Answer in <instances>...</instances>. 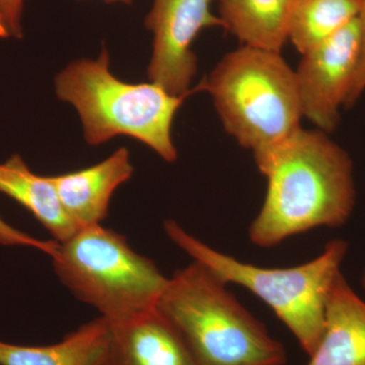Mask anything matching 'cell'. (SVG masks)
I'll list each match as a JSON object with an SVG mask.
<instances>
[{"instance_id":"cell-15","label":"cell","mask_w":365,"mask_h":365,"mask_svg":"<svg viewBox=\"0 0 365 365\" xmlns=\"http://www.w3.org/2000/svg\"><path fill=\"white\" fill-rule=\"evenodd\" d=\"M362 0H295L287 41L304 54L359 18Z\"/></svg>"},{"instance_id":"cell-18","label":"cell","mask_w":365,"mask_h":365,"mask_svg":"<svg viewBox=\"0 0 365 365\" xmlns=\"http://www.w3.org/2000/svg\"><path fill=\"white\" fill-rule=\"evenodd\" d=\"M360 29V46L359 63L353 79L351 90L346 101V109H350L356 104L357 101L365 91V0H362L361 9L359 16Z\"/></svg>"},{"instance_id":"cell-14","label":"cell","mask_w":365,"mask_h":365,"mask_svg":"<svg viewBox=\"0 0 365 365\" xmlns=\"http://www.w3.org/2000/svg\"><path fill=\"white\" fill-rule=\"evenodd\" d=\"M223 28L242 45L281 52L295 0H217Z\"/></svg>"},{"instance_id":"cell-12","label":"cell","mask_w":365,"mask_h":365,"mask_svg":"<svg viewBox=\"0 0 365 365\" xmlns=\"http://www.w3.org/2000/svg\"><path fill=\"white\" fill-rule=\"evenodd\" d=\"M112 341L111 325L100 316L55 344L24 346L0 341V365H111Z\"/></svg>"},{"instance_id":"cell-1","label":"cell","mask_w":365,"mask_h":365,"mask_svg":"<svg viewBox=\"0 0 365 365\" xmlns=\"http://www.w3.org/2000/svg\"><path fill=\"white\" fill-rule=\"evenodd\" d=\"M255 162L267 180L263 205L249 228L255 246L272 248L314 228L340 227L351 216L353 162L325 132L300 128Z\"/></svg>"},{"instance_id":"cell-7","label":"cell","mask_w":365,"mask_h":365,"mask_svg":"<svg viewBox=\"0 0 365 365\" xmlns=\"http://www.w3.org/2000/svg\"><path fill=\"white\" fill-rule=\"evenodd\" d=\"M359 18L304 53L294 71L302 117L327 134L340 123L359 63Z\"/></svg>"},{"instance_id":"cell-20","label":"cell","mask_w":365,"mask_h":365,"mask_svg":"<svg viewBox=\"0 0 365 365\" xmlns=\"http://www.w3.org/2000/svg\"><path fill=\"white\" fill-rule=\"evenodd\" d=\"M361 284H362V287H364V290H365V269L364 271V274H362Z\"/></svg>"},{"instance_id":"cell-8","label":"cell","mask_w":365,"mask_h":365,"mask_svg":"<svg viewBox=\"0 0 365 365\" xmlns=\"http://www.w3.org/2000/svg\"><path fill=\"white\" fill-rule=\"evenodd\" d=\"M213 0H153L145 25L153 35L148 76L173 95L188 93L197 72L192 45L204 29L223 26Z\"/></svg>"},{"instance_id":"cell-4","label":"cell","mask_w":365,"mask_h":365,"mask_svg":"<svg viewBox=\"0 0 365 365\" xmlns=\"http://www.w3.org/2000/svg\"><path fill=\"white\" fill-rule=\"evenodd\" d=\"M212 97L225 131L254 158L299 130L302 112L294 71L280 52L242 45L199 83Z\"/></svg>"},{"instance_id":"cell-3","label":"cell","mask_w":365,"mask_h":365,"mask_svg":"<svg viewBox=\"0 0 365 365\" xmlns=\"http://www.w3.org/2000/svg\"><path fill=\"white\" fill-rule=\"evenodd\" d=\"M155 307L176 327L201 365L287 364L284 345L199 262L169 278Z\"/></svg>"},{"instance_id":"cell-19","label":"cell","mask_w":365,"mask_h":365,"mask_svg":"<svg viewBox=\"0 0 365 365\" xmlns=\"http://www.w3.org/2000/svg\"><path fill=\"white\" fill-rule=\"evenodd\" d=\"M106 2H125V4H131L132 0H104Z\"/></svg>"},{"instance_id":"cell-11","label":"cell","mask_w":365,"mask_h":365,"mask_svg":"<svg viewBox=\"0 0 365 365\" xmlns=\"http://www.w3.org/2000/svg\"><path fill=\"white\" fill-rule=\"evenodd\" d=\"M306 365H365V302L343 274L327 302L323 336Z\"/></svg>"},{"instance_id":"cell-10","label":"cell","mask_w":365,"mask_h":365,"mask_svg":"<svg viewBox=\"0 0 365 365\" xmlns=\"http://www.w3.org/2000/svg\"><path fill=\"white\" fill-rule=\"evenodd\" d=\"M133 172L129 150L120 148L97 165L53 176L52 180L64 210L81 230L102 223L113 194Z\"/></svg>"},{"instance_id":"cell-9","label":"cell","mask_w":365,"mask_h":365,"mask_svg":"<svg viewBox=\"0 0 365 365\" xmlns=\"http://www.w3.org/2000/svg\"><path fill=\"white\" fill-rule=\"evenodd\" d=\"M110 325L111 365H201L181 333L157 307Z\"/></svg>"},{"instance_id":"cell-17","label":"cell","mask_w":365,"mask_h":365,"mask_svg":"<svg viewBox=\"0 0 365 365\" xmlns=\"http://www.w3.org/2000/svg\"><path fill=\"white\" fill-rule=\"evenodd\" d=\"M24 4L25 0H0V39H23Z\"/></svg>"},{"instance_id":"cell-13","label":"cell","mask_w":365,"mask_h":365,"mask_svg":"<svg viewBox=\"0 0 365 365\" xmlns=\"http://www.w3.org/2000/svg\"><path fill=\"white\" fill-rule=\"evenodd\" d=\"M0 193L30 211L55 241L66 242L79 230L60 202L52 177L35 174L18 153L0 163Z\"/></svg>"},{"instance_id":"cell-2","label":"cell","mask_w":365,"mask_h":365,"mask_svg":"<svg viewBox=\"0 0 365 365\" xmlns=\"http://www.w3.org/2000/svg\"><path fill=\"white\" fill-rule=\"evenodd\" d=\"M60 100L76 108L86 143L96 146L119 135L140 141L165 162L177 160L172 129L187 98L202 91L200 85L185 95H173L157 83H131L110 71L103 48L97 59L71 62L55 78Z\"/></svg>"},{"instance_id":"cell-6","label":"cell","mask_w":365,"mask_h":365,"mask_svg":"<svg viewBox=\"0 0 365 365\" xmlns=\"http://www.w3.org/2000/svg\"><path fill=\"white\" fill-rule=\"evenodd\" d=\"M52 260L62 284L110 323L155 309L169 280L124 235L102 225L59 242Z\"/></svg>"},{"instance_id":"cell-5","label":"cell","mask_w":365,"mask_h":365,"mask_svg":"<svg viewBox=\"0 0 365 365\" xmlns=\"http://www.w3.org/2000/svg\"><path fill=\"white\" fill-rule=\"evenodd\" d=\"M170 241L223 282L240 285L263 300L287 327L307 356L325 328L327 302L348 252V242L333 240L313 260L288 268L259 267L211 248L175 220L165 222Z\"/></svg>"},{"instance_id":"cell-16","label":"cell","mask_w":365,"mask_h":365,"mask_svg":"<svg viewBox=\"0 0 365 365\" xmlns=\"http://www.w3.org/2000/svg\"><path fill=\"white\" fill-rule=\"evenodd\" d=\"M0 245L2 246L29 247L40 250L48 256H54L58 249L59 242L57 241H43L32 235L21 232L18 228L11 227L0 216Z\"/></svg>"}]
</instances>
